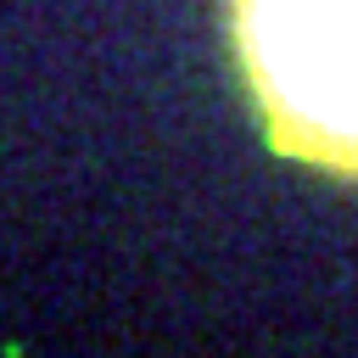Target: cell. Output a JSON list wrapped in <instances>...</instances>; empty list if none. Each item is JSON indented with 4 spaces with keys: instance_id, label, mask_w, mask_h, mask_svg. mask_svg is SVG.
I'll return each instance as SVG.
<instances>
[{
    "instance_id": "cell-1",
    "label": "cell",
    "mask_w": 358,
    "mask_h": 358,
    "mask_svg": "<svg viewBox=\"0 0 358 358\" xmlns=\"http://www.w3.org/2000/svg\"><path fill=\"white\" fill-rule=\"evenodd\" d=\"M229 39L268 145L358 185V0H229Z\"/></svg>"
}]
</instances>
